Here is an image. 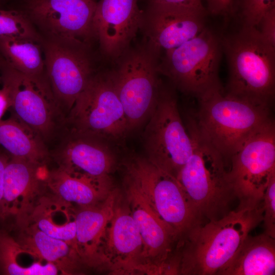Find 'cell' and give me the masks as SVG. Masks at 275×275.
<instances>
[{"instance_id":"obj_17","label":"cell","mask_w":275,"mask_h":275,"mask_svg":"<svg viewBox=\"0 0 275 275\" xmlns=\"http://www.w3.org/2000/svg\"><path fill=\"white\" fill-rule=\"evenodd\" d=\"M143 15L138 0H98L93 30L102 52L116 59L128 50L141 28Z\"/></svg>"},{"instance_id":"obj_1","label":"cell","mask_w":275,"mask_h":275,"mask_svg":"<svg viewBox=\"0 0 275 275\" xmlns=\"http://www.w3.org/2000/svg\"><path fill=\"white\" fill-rule=\"evenodd\" d=\"M262 203L240 207L221 218L199 224L184 236L177 254L179 274L218 275L250 232L263 221Z\"/></svg>"},{"instance_id":"obj_7","label":"cell","mask_w":275,"mask_h":275,"mask_svg":"<svg viewBox=\"0 0 275 275\" xmlns=\"http://www.w3.org/2000/svg\"><path fill=\"white\" fill-rule=\"evenodd\" d=\"M148 120L143 133L146 158L176 178L192 153L193 144L171 90L162 87Z\"/></svg>"},{"instance_id":"obj_8","label":"cell","mask_w":275,"mask_h":275,"mask_svg":"<svg viewBox=\"0 0 275 275\" xmlns=\"http://www.w3.org/2000/svg\"><path fill=\"white\" fill-rule=\"evenodd\" d=\"M117 59V67L109 73L130 132L148 120L156 106L162 88L158 63L144 47L128 49Z\"/></svg>"},{"instance_id":"obj_27","label":"cell","mask_w":275,"mask_h":275,"mask_svg":"<svg viewBox=\"0 0 275 275\" xmlns=\"http://www.w3.org/2000/svg\"><path fill=\"white\" fill-rule=\"evenodd\" d=\"M41 42L16 36H0V57L15 70L29 75L44 74Z\"/></svg>"},{"instance_id":"obj_24","label":"cell","mask_w":275,"mask_h":275,"mask_svg":"<svg viewBox=\"0 0 275 275\" xmlns=\"http://www.w3.org/2000/svg\"><path fill=\"white\" fill-rule=\"evenodd\" d=\"M46 185L53 196L78 206L97 204L104 200L114 188L113 183H101L75 177L59 167L49 170Z\"/></svg>"},{"instance_id":"obj_16","label":"cell","mask_w":275,"mask_h":275,"mask_svg":"<svg viewBox=\"0 0 275 275\" xmlns=\"http://www.w3.org/2000/svg\"><path fill=\"white\" fill-rule=\"evenodd\" d=\"M45 73L60 105L71 109L92 77L88 50L42 38Z\"/></svg>"},{"instance_id":"obj_35","label":"cell","mask_w":275,"mask_h":275,"mask_svg":"<svg viewBox=\"0 0 275 275\" xmlns=\"http://www.w3.org/2000/svg\"><path fill=\"white\" fill-rule=\"evenodd\" d=\"M9 95L6 89L2 86L0 89V120L2 119V117L6 111L9 109Z\"/></svg>"},{"instance_id":"obj_37","label":"cell","mask_w":275,"mask_h":275,"mask_svg":"<svg viewBox=\"0 0 275 275\" xmlns=\"http://www.w3.org/2000/svg\"><path fill=\"white\" fill-rule=\"evenodd\" d=\"M0 71H1V66H0Z\"/></svg>"},{"instance_id":"obj_25","label":"cell","mask_w":275,"mask_h":275,"mask_svg":"<svg viewBox=\"0 0 275 275\" xmlns=\"http://www.w3.org/2000/svg\"><path fill=\"white\" fill-rule=\"evenodd\" d=\"M0 148L10 157L46 164L48 153L42 138L15 116L0 120Z\"/></svg>"},{"instance_id":"obj_15","label":"cell","mask_w":275,"mask_h":275,"mask_svg":"<svg viewBox=\"0 0 275 275\" xmlns=\"http://www.w3.org/2000/svg\"><path fill=\"white\" fill-rule=\"evenodd\" d=\"M207 11L149 5L141 28L145 47L157 59L199 34L206 26Z\"/></svg>"},{"instance_id":"obj_14","label":"cell","mask_w":275,"mask_h":275,"mask_svg":"<svg viewBox=\"0 0 275 275\" xmlns=\"http://www.w3.org/2000/svg\"><path fill=\"white\" fill-rule=\"evenodd\" d=\"M124 194L143 243L142 258L146 272L177 273L173 244L179 239L173 229L151 208L133 184L124 176Z\"/></svg>"},{"instance_id":"obj_13","label":"cell","mask_w":275,"mask_h":275,"mask_svg":"<svg viewBox=\"0 0 275 275\" xmlns=\"http://www.w3.org/2000/svg\"><path fill=\"white\" fill-rule=\"evenodd\" d=\"M142 251L138 227L125 195L119 190L113 215L101 236L91 266L105 268L116 274L147 273Z\"/></svg>"},{"instance_id":"obj_4","label":"cell","mask_w":275,"mask_h":275,"mask_svg":"<svg viewBox=\"0 0 275 275\" xmlns=\"http://www.w3.org/2000/svg\"><path fill=\"white\" fill-rule=\"evenodd\" d=\"M197 98L198 112L193 118L197 129L227 162L253 133L272 119L269 107L231 96L221 84Z\"/></svg>"},{"instance_id":"obj_30","label":"cell","mask_w":275,"mask_h":275,"mask_svg":"<svg viewBox=\"0 0 275 275\" xmlns=\"http://www.w3.org/2000/svg\"><path fill=\"white\" fill-rule=\"evenodd\" d=\"M264 232L275 239V173L270 176L262 200Z\"/></svg>"},{"instance_id":"obj_6","label":"cell","mask_w":275,"mask_h":275,"mask_svg":"<svg viewBox=\"0 0 275 275\" xmlns=\"http://www.w3.org/2000/svg\"><path fill=\"white\" fill-rule=\"evenodd\" d=\"M223 52L221 35L206 26L194 38L166 52L158 71L182 92L197 97L221 84Z\"/></svg>"},{"instance_id":"obj_11","label":"cell","mask_w":275,"mask_h":275,"mask_svg":"<svg viewBox=\"0 0 275 275\" xmlns=\"http://www.w3.org/2000/svg\"><path fill=\"white\" fill-rule=\"evenodd\" d=\"M229 176L240 207L262 204L275 173V125L272 119L253 133L232 155Z\"/></svg>"},{"instance_id":"obj_22","label":"cell","mask_w":275,"mask_h":275,"mask_svg":"<svg viewBox=\"0 0 275 275\" xmlns=\"http://www.w3.org/2000/svg\"><path fill=\"white\" fill-rule=\"evenodd\" d=\"M275 239L265 233L249 235L218 275H274Z\"/></svg>"},{"instance_id":"obj_9","label":"cell","mask_w":275,"mask_h":275,"mask_svg":"<svg viewBox=\"0 0 275 275\" xmlns=\"http://www.w3.org/2000/svg\"><path fill=\"white\" fill-rule=\"evenodd\" d=\"M98 0H23L19 10L42 38L88 50L95 39L93 19Z\"/></svg>"},{"instance_id":"obj_19","label":"cell","mask_w":275,"mask_h":275,"mask_svg":"<svg viewBox=\"0 0 275 275\" xmlns=\"http://www.w3.org/2000/svg\"><path fill=\"white\" fill-rule=\"evenodd\" d=\"M59 167L75 177L111 184L116 157L103 140L74 134L58 155Z\"/></svg>"},{"instance_id":"obj_36","label":"cell","mask_w":275,"mask_h":275,"mask_svg":"<svg viewBox=\"0 0 275 275\" xmlns=\"http://www.w3.org/2000/svg\"><path fill=\"white\" fill-rule=\"evenodd\" d=\"M9 0H0V7H3L2 5L5 4Z\"/></svg>"},{"instance_id":"obj_20","label":"cell","mask_w":275,"mask_h":275,"mask_svg":"<svg viewBox=\"0 0 275 275\" xmlns=\"http://www.w3.org/2000/svg\"><path fill=\"white\" fill-rule=\"evenodd\" d=\"M15 225L17 233L14 237L18 243L40 259L55 265L61 274H72L78 263L81 262L72 245L47 235L31 222Z\"/></svg>"},{"instance_id":"obj_21","label":"cell","mask_w":275,"mask_h":275,"mask_svg":"<svg viewBox=\"0 0 275 275\" xmlns=\"http://www.w3.org/2000/svg\"><path fill=\"white\" fill-rule=\"evenodd\" d=\"M119 190L114 188L107 197L91 206L75 209L76 250L81 262L91 266L100 239L113 215Z\"/></svg>"},{"instance_id":"obj_28","label":"cell","mask_w":275,"mask_h":275,"mask_svg":"<svg viewBox=\"0 0 275 275\" xmlns=\"http://www.w3.org/2000/svg\"><path fill=\"white\" fill-rule=\"evenodd\" d=\"M0 36H16L41 42L42 37L19 9L0 7Z\"/></svg>"},{"instance_id":"obj_23","label":"cell","mask_w":275,"mask_h":275,"mask_svg":"<svg viewBox=\"0 0 275 275\" xmlns=\"http://www.w3.org/2000/svg\"><path fill=\"white\" fill-rule=\"evenodd\" d=\"M72 206L46 193L39 199L25 221L34 223L47 235L68 243L76 250L75 208Z\"/></svg>"},{"instance_id":"obj_29","label":"cell","mask_w":275,"mask_h":275,"mask_svg":"<svg viewBox=\"0 0 275 275\" xmlns=\"http://www.w3.org/2000/svg\"><path fill=\"white\" fill-rule=\"evenodd\" d=\"M275 8V0H233L230 16L239 25L257 28L264 14Z\"/></svg>"},{"instance_id":"obj_32","label":"cell","mask_w":275,"mask_h":275,"mask_svg":"<svg viewBox=\"0 0 275 275\" xmlns=\"http://www.w3.org/2000/svg\"><path fill=\"white\" fill-rule=\"evenodd\" d=\"M207 12L211 14L225 17L230 16L233 0H205Z\"/></svg>"},{"instance_id":"obj_2","label":"cell","mask_w":275,"mask_h":275,"mask_svg":"<svg viewBox=\"0 0 275 275\" xmlns=\"http://www.w3.org/2000/svg\"><path fill=\"white\" fill-rule=\"evenodd\" d=\"M221 40L229 68L226 93L270 107L275 95V47L256 28L240 25Z\"/></svg>"},{"instance_id":"obj_18","label":"cell","mask_w":275,"mask_h":275,"mask_svg":"<svg viewBox=\"0 0 275 275\" xmlns=\"http://www.w3.org/2000/svg\"><path fill=\"white\" fill-rule=\"evenodd\" d=\"M49 170L37 164L10 158L6 165L1 221L14 217L15 223L26 220L47 190Z\"/></svg>"},{"instance_id":"obj_12","label":"cell","mask_w":275,"mask_h":275,"mask_svg":"<svg viewBox=\"0 0 275 275\" xmlns=\"http://www.w3.org/2000/svg\"><path fill=\"white\" fill-rule=\"evenodd\" d=\"M2 86L8 91L13 116L42 138L53 130L60 104L46 75H29L12 68L0 57Z\"/></svg>"},{"instance_id":"obj_10","label":"cell","mask_w":275,"mask_h":275,"mask_svg":"<svg viewBox=\"0 0 275 275\" xmlns=\"http://www.w3.org/2000/svg\"><path fill=\"white\" fill-rule=\"evenodd\" d=\"M69 119L75 135L118 140L129 132L109 72L92 76L71 108Z\"/></svg>"},{"instance_id":"obj_31","label":"cell","mask_w":275,"mask_h":275,"mask_svg":"<svg viewBox=\"0 0 275 275\" xmlns=\"http://www.w3.org/2000/svg\"><path fill=\"white\" fill-rule=\"evenodd\" d=\"M257 29L264 39L275 47V8L264 14Z\"/></svg>"},{"instance_id":"obj_34","label":"cell","mask_w":275,"mask_h":275,"mask_svg":"<svg viewBox=\"0 0 275 275\" xmlns=\"http://www.w3.org/2000/svg\"><path fill=\"white\" fill-rule=\"evenodd\" d=\"M9 159V157L0 148V221L2 220L4 172L6 165Z\"/></svg>"},{"instance_id":"obj_5","label":"cell","mask_w":275,"mask_h":275,"mask_svg":"<svg viewBox=\"0 0 275 275\" xmlns=\"http://www.w3.org/2000/svg\"><path fill=\"white\" fill-rule=\"evenodd\" d=\"M125 177L153 211L175 232L179 239L202 224L177 179L146 157L133 156L124 163Z\"/></svg>"},{"instance_id":"obj_3","label":"cell","mask_w":275,"mask_h":275,"mask_svg":"<svg viewBox=\"0 0 275 275\" xmlns=\"http://www.w3.org/2000/svg\"><path fill=\"white\" fill-rule=\"evenodd\" d=\"M185 126L193 144L192 153L176 179L203 223L221 218L236 199L226 160L200 134L193 117Z\"/></svg>"},{"instance_id":"obj_33","label":"cell","mask_w":275,"mask_h":275,"mask_svg":"<svg viewBox=\"0 0 275 275\" xmlns=\"http://www.w3.org/2000/svg\"><path fill=\"white\" fill-rule=\"evenodd\" d=\"M149 5H157L207 11L201 0H148Z\"/></svg>"},{"instance_id":"obj_26","label":"cell","mask_w":275,"mask_h":275,"mask_svg":"<svg viewBox=\"0 0 275 275\" xmlns=\"http://www.w3.org/2000/svg\"><path fill=\"white\" fill-rule=\"evenodd\" d=\"M23 248L6 230L0 228L1 275H56L61 273L53 264Z\"/></svg>"}]
</instances>
